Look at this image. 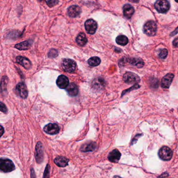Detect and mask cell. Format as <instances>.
<instances>
[{
  "label": "cell",
  "instance_id": "33",
  "mask_svg": "<svg viewBox=\"0 0 178 178\" xmlns=\"http://www.w3.org/2000/svg\"><path fill=\"white\" fill-rule=\"evenodd\" d=\"M178 27H177V28H176V29H175V30H174V31H172V33H170V37L174 36H175V35H176V34H178Z\"/></svg>",
  "mask_w": 178,
  "mask_h": 178
},
{
  "label": "cell",
  "instance_id": "28",
  "mask_svg": "<svg viewBox=\"0 0 178 178\" xmlns=\"http://www.w3.org/2000/svg\"><path fill=\"white\" fill-rule=\"evenodd\" d=\"M168 53V50L166 49H163L159 54V57H160V59H165L167 57Z\"/></svg>",
  "mask_w": 178,
  "mask_h": 178
},
{
  "label": "cell",
  "instance_id": "13",
  "mask_svg": "<svg viewBox=\"0 0 178 178\" xmlns=\"http://www.w3.org/2000/svg\"><path fill=\"white\" fill-rule=\"evenodd\" d=\"M68 15L72 18L78 17L81 13V9L78 5L70 6L68 9Z\"/></svg>",
  "mask_w": 178,
  "mask_h": 178
},
{
  "label": "cell",
  "instance_id": "15",
  "mask_svg": "<svg viewBox=\"0 0 178 178\" xmlns=\"http://www.w3.org/2000/svg\"><path fill=\"white\" fill-rule=\"evenodd\" d=\"M123 11L124 16L127 19H130L134 14V9L132 5L127 4L123 7Z\"/></svg>",
  "mask_w": 178,
  "mask_h": 178
},
{
  "label": "cell",
  "instance_id": "26",
  "mask_svg": "<svg viewBox=\"0 0 178 178\" xmlns=\"http://www.w3.org/2000/svg\"><path fill=\"white\" fill-rule=\"evenodd\" d=\"M101 59L99 57L95 56L90 58L88 61V64L89 65L92 67H95L97 66H98L101 63Z\"/></svg>",
  "mask_w": 178,
  "mask_h": 178
},
{
  "label": "cell",
  "instance_id": "24",
  "mask_svg": "<svg viewBox=\"0 0 178 178\" xmlns=\"http://www.w3.org/2000/svg\"><path fill=\"white\" fill-rule=\"evenodd\" d=\"M8 82V79L7 76H4L2 77L0 84V92L1 93H4L7 92V86Z\"/></svg>",
  "mask_w": 178,
  "mask_h": 178
},
{
  "label": "cell",
  "instance_id": "21",
  "mask_svg": "<svg viewBox=\"0 0 178 178\" xmlns=\"http://www.w3.org/2000/svg\"><path fill=\"white\" fill-rule=\"evenodd\" d=\"M69 159L63 156H58L54 159L56 165L61 167H65L68 164Z\"/></svg>",
  "mask_w": 178,
  "mask_h": 178
},
{
  "label": "cell",
  "instance_id": "23",
  "mask_svg": "<svg viewBox=\"0 0 178 178\" xmlns=\"http://www.w3.org/2000/svg\"><path fill=\"white\" fill-rule=\"evenodd\" d=\"M76 41L77 44L81 46H85V44H87V43L88 42V39L85 36V34L82 33H80L78 35Z\"/></svg>",
  "mask_w": 178,
  "mask_h": 178
},
{
  "label": "cell",
  "instance_id": "14",
  "mask_svg": "<svg viewBox=\"0 0 178 178\" xmlns=\"http://www.w3.org/2000/svg\"><path fill=\"white\" fill-rule=\"evenodd\" d=\"M56 84L59 88L66 89L69 85L68 79L65 76H59L56 80Z\"/></svg>",
  "mask_w": 178,
  "mask_h": 178
},
{
  "label": "cell",
  "instance_id": "20",
  "mask_svg": "<svg viewBox=\"0 0 178 178\" xmlns=\"http://www.w3.org/2000/svg\"><path fill=\"white\" fill-rule=\"evenodd\" d=\"M33 43V41L31 40H27V41H23L22 42L19 43L18 44H16L15 47L17 49L19 50H27L31 47V45Z\"/></svg>",
  "mask_w": 178,
  "mask_h": 178
},
{
  "label": "cell",
  "instance_id": "2",
  "mask_svg": "<svg viewBox=\"0 0 178 178\" xmlns=\"http://www.w3.org/2000/svg\"><path fill=\"white\" fill-rule=\"evenodd\" d=\"M155 8L160 13H166L170 9V3L168 0H157L155 3Z\"/></svg>",
  "mask_w": 178,
  "mask_h": 178
},
{
  "label": "cell",
  "instance_id": "31",
  "mask_svg": "<svg viewBox=\"0 0 178 178\" xmlns=\"http://www.w3.org/2000/svg\"><path fill=\"white\" fill-rule=\"evenodd\" d=\"M50 170V165H47L46 167V169H45V171H44L43 178H49Z\"/></svg>",
  "mask_w": 178,
  "mask_h": 178
},
{
  "label": "cell",
  "instance_id": "30",
  "mask_svg": "<svg viewBox=\"0 0 178 178\" xmlns=\"http://www.w3.org/2000/svg\"><path fill=\"white\" fill-rule=\"evenodd\" d=\"M0 111H2V113H4L5 114L8 113V110L6 105L1 102H0Z\"/></svg>",
  "mask_w": 178,
  "mask_h": 178
},
{
  "label": "cell",
  "instance_id": "19",
  "mask_svg": "<svg viewBox=\"0 0 178 178\" xmlns=\"http://www.w3.org/2000/svg\"><path fill=\"white\" fill-rule=\"evenodd\" d=\"M92 85L94 90H101L105 86L104 80L101 78H98L93 81Z\"/></svg>",
  "mask_w": 178,
  "mask_h": 178
},
{
  "label": "cell",
  "instance_id": "29",
  "mask_svg": "<svg viewBox=\"0 0 178 178\" xmlns=\"http://www.w3.org/2000/svg\"><path fill=\"white\" fill-rule=\"evenodd\" d=\"M58 55L57 51L55 49H51L48 53V56L50 58H54Z\"/></svg>",
  "mask_w": 178,
  "mask_h": 178
},
{
  "label": "cell",
  "instance_id": "22",
  "mask_svg": "<svg viewBox=\"0 0 178 178\" xmlns=\"http://www.w3.org/2000/svg\"><path fill=\"white\" fill-rule=\"evenodd\" d=\"M97 145L95 142H90L85 144L81 147V150L82 152H92L97 149Z\"/></svg>",
  "mask_w": 178,
  "mask_h": 178
},
{
  "label": "cell",
  "instance_id": "9",
  "mask_svg": "<svg viewBox=\"0 0 178 178\" xmlns=\"http://www.w3.org/2000/svg\"><path fill=\"white\" fill-rule=\"evenodd\" d=\"M174 75L173 74L169 73L162 78L161 81V87L163 88H169L170 85H171L172 82L174 78Z\"/></svg>",
  "mask_w": 178,
  "mask_h": 178
},
{
  "label": "cell",
  "instance_id": "8",
  "mask_svg": "<svg viewBox=\"0 0 178 178\" xmlns=\"http://www.w3.org/2000/svg\"><path fill=\"white\" fill-rule=\"evenodd\" d=\"M85 26L87 33L90 34H94L98 28L97 22L92 19L87 20L85 22Z\"/></svg>",
  "mask_w": 178,
  "mask_h": 178
},
{
  "label": "cell",
  "instance_id": "40",
  "mask_svg": "<svg viewBox=\"0 0 178 178\" xmlns=\"http://www.w3.org/2000/svg\"><path fill=\"white\" fill-rule=\"evenodd\" d=\"M175 1H176V2H177V3H178V0H175Z\"/></svg>",
  "mask_w": 178,
  "mask_h": 178
},
{
  "label": "cell",
  "instance_id": "34",
  "mask_svg": "<svg viewBox=\"0 0 178 178\" xmlns=\"http://www.w3.org/2000/svg\"><path fill=\"white\" fill-rule=\"evenodd\" d=\"M4 132V129L2 126H0V137H2Z\"/></svg>",
  "mask_w": 178,
  "mask_h": 178
},
{
  "label": "cell",
  "instance_id": "4",
  "mask_svg": "<svg viewBox=\"0 0 178 178\" xmlns=\"http://www.w3.org/2000/svg\"><path fill=\"white\" fill-rule=\"evenodd\" d=\"M173 152L169 147L164 146L159 150L158 156L159 158L164 161H168L171 159Z\"/></svg>",
  "mask_w": 178,
  "mask_h": 178
},
{
  "label": "cell",
  "instance_id": "18",
  "mask_svg": "<svg viewBox=\"0 0 178 178\" xmlns=\"http://www.w3.org/2000/svg\"><path fill=\"white\" fill-rule=\"evenodd\" d=\"M126 61L132 65L134 66L137 68H142L144 65V63L142 59L139 58H129L126 59Z\"/></svg>",
  "mask_w": 178,
  "mask_h": 178
},
{
  "label": "cell",
  "instance_id": "17",
  "mask_svg": "<svg viewBox=\"0 0 178 178\" xmlns=\"http://www.w3.org/2000/svg\"><path fill=\"white\" fill-rule=\"evenodd\" d=\"M121 157V154L119 151L115 149L112 150L108 156V160L112 163H117Z\"/></svg>",
  "mask_w": 178,
  "mask_h": 178
},
{
  "label": "cell",
  "instance_id": "6",
  "mask_svg": "<svg viewBox=\"0 0 178 178\" xmlns=\"http://www.w3.org/2000/svg\"><path fill=\"white\" fill-rule=\"evenodd\" d=\"M62 66L66 72H74L76 68V63L71 59H64L62 63Z\"/></svg>",
  "mask_w": 178,
  "mask_h": 178
},
{
  "label": "cell",
  "instance_id": "3",
  "mask_svg": "<svg viewBox=\"0 0 178 178\" xmlns=\"http://www.w3.org/2000/svg\"><path fill=\"white\" fill-rule=\"evenodd\" d=\"M15 165L9 159L0 158V170L4 172L12 171L15 169Z\"/></svg>",
  "mask_w": 178,
  "mask_h": 178
},
{
  "label": "cell",
  "instance_id": "25",
  "mask_svg": "<svg viewBox=\"0 0 178 178\" xmlns=\"http://www.w3.org/2000/svg\"><path fill=\"white\" fill-rule=\"evenodd\" d=\"M116 42L120 46H124L128 43L129 40L127 37L124 35H120L116 38Z\"/></svg>",
  "mask_w": 178,
  "mask_h": 178
},
{
  "label": "cell",
  "instance_id": "39",
  "mask_svg": "<svg viewBox=\"0 0 178 178\" xmlns=\"http://www.w3.org/2000/svg\"><path fill=\"white\" fill-rule=\"evenodd\" d=\"M113 178H122L119 176H114Z\"/></svg>",
  "mask_w": 178,
  "mask_h": 178
},
{
  "label": "cell",
  "instance_id": "16",
  "mask_svg": "<svg viewBox=\"0 0 178 178\" xmlns=\"http://www.w3.org/2000/svg\"><path fill=\"white\" fill-rule=\"evenodd\" d=\"M66 90L70 97H76L78 94V88L74 83L69 84L68 85L66 88Z\"/></svg>",
  "mask_w": 178,
  "mask_h": 178
},
{
  "label": "cell",
  "instance_id": "36",
  "mask_svg": "<svg viewBox=\"0 0 178 178\" xmlns=\"http://www.w3.org/2000/svg\"><path fill=\"white\" fill-rule=\"evenodd\" d=\"M141 135V134H138V135H137V136H136V137H134V140H133L132 142V144H134V141H135V140H136V142L137 141V139H138V138H139V137H140Z\"/></svg>",
  "mask_w": 178,
  "mask_h": 178
},
{
  "label": "cell",
  "instance_id": "10",
  "mask_svg": "<svg viewBox=\"0 0 178 178\" xmlns=\"http://www.w3.org/2000/svg\"><path fill=\"white\" fill-rule=\"evenodd\" d=\"M44 131L47 134L54 135L57 134L59 131V128L56 124H49L44 127Z\"/></svg>",
  "mask_w": 178,
  "mask_h": 178
},
{
  "label": "cell",
  "instance_id": "32",
  "mask_svg": "<svg viewBox=\"0 0 178 178\" xmlns=\"http://www.w3.org/2000/svg\"><path fill=\"white\" fill-rule=\"evenodd\" d=\"M140 88V86L137 85V84H135L131 88H129V89L126 90V91H124L123 92V93H122V96L124 95L126 93V92H130V91H132L133 90H136V89H137Z\"/></svg>",
  "mask_w": 178,
  "mask_h": 178
},
{
  "label": "cell",
  "instance_id": "35",
  "mask_svg": "<svg viewBox=\"0 0 178 178\" xmlns=\"http://www.w3.org/2000/svg\"><path fill=\"white\" fill-rule=\"evenodd\" d=\"M168 176V174L165 172V173H163L160 176H159V178H165V177H167V176Z\"/></svg>",
  "mask_w": 178,
  "mask_h": 178
},
{
  "label": "cell",
  "instance_id": "37",
  "mask_svg": "<svg viewBox=\"0 0 178 178\" xmlns=\"http://www.w3.org/2000/svg\"><path fill=\"white\" fill-rule=\"evenodd\" d=\"M130 2H132V3H137L139 2L140 0H129Z\"/></svg>",
  "mask_w": 178,
  "mask_h": 178
},
{
  "label": "cell",
  "instance_id": "38",
  "mask_svg": "<svg viewBox=\"0 0 178 178\" xmlns=\"http://www.w3.org/2000/svg\"><path fill=\"white\" fill-rule=\"evenodd\" d=\"M173 45H174V46H175L176 47H178V42H176L174 41V42H173Z\"/></svg>",
  "mask_w": 178,
  "mask_h": 178
},
{
  "label": "cell",
  "instance_id": "12",
  "mask_svg": "<svg viewBox=\"0 0 178 178\" xmlns=\"http://www.w3.org/2000/svg\"><path fill=\"white\" fill-rule=\"evenodd\" d=\"M17 63L20 64L26 69H29L31 68V63L29 59L21 56H18L16 59Z\"/></svg>",
  "mask_w": 178,
  "mask_h": 178
},
{
  "label": "cell",
  "instance_id": "5",
  "mask_svg": "<svg viewBox=\"0 0 178 178\" xmlns=\"http://www.w3.org/2000/svg\"><path fill=\"white\" fill-rule=\"evenodd\" d=\"M123 79L127 84H137L140 82L139 76L133 72H126L124 75Z\"/></svg>",
  "mask_w": 178,
  "mask_h": 178
},
{
  "label": "cell",
  "instance_id": "1",
  "mask_svg": "<svg viewBox=\"0 0 178 178\" xmlns=\"http://www.w3.org/2000/svg\"><path fill=\"white\" fill-rule=\"evenodd\" d=\"M156 23L153 20H150L145 24L143 27V31L147 36L153 37L155 36L157 33Z\"/></svg>",
  "mask_w": 178,
  "mask_h": 178
},
{
  "label": "cell",
  "instance_id": "7",
  "mask_svg": "<svg viewBox=\"0 0 178 178\" xmlns=\"http://www.w3.org/2000/svg\"><path fill=\"white\" fill-rule=\"evenodd\" d=\"M16 92L17 94L21 98L25 99L28 97V91L26 85L24 82L18 83L16 86Z\"/></svg>",
  "mask_w": 178,
  "mask_h": 178
},
{
  "label": "cell",
  "instance_id": "11",
  "mask_svg": "<svg viewBox=\"0 0 178 178\" xmlns=\"http://www.w3.org/2000/svg\"><path fill=\"white\" fill-rule=\"evenodd\" d=\"M35 157L38 163H41L43 159V149L42 144L41 142H38L36 147Z\"/></svg>",
  "mask_w": 178,
  "mask_h": 178
},
{
  "label": "cell",
  "instance_id": "27",
  "mask_svg": "<svg viewBox=\"0 0 178 178\" xmlns=\"http://www.w3.org/2000/svg\"><path fill=\"white\" fill-rule=\"evenodd\" d=\"M44 1H46L47 5L50 7H54L58 3V0H44Z\"/></svg>",
  "mask_w": 178,
  "mask_h": 178
}]
</instances>
